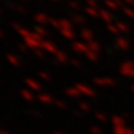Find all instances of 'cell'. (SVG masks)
I'll return each mask as SVG.
<instances>
[{
  "label": "cell",
  "instance_id": "obj_4",
  "mask_svg": "<svg viewBox=\"0 0 134 134\" xmlns=\"http://www.w3.org/2000/svg\"><path fill=\"white\" fill-rule=\"evenodd\" d=\"M34 21L37 25L45 26V25L51 23V18L46 13H37V14H35V16H34Z\"/></svg>",
  "mask_w": 134,
  "mask_h": 134
},
{
  "label": "cell",
  "instance_id": "obj_2",
  "mask_svg": "<svg viewBox=\"0 0 134 134\" xmlns=\"http://www.w3.org/2000/svg\"><path fill=\"white\" fill-rule=\"evenodd\" d=\"M51 26H53L55 29L57 30L58 32L62 35L66 40H73L75 38V30L72 27V24L66 19H51V23H50Z\"/></svg>",
  "mask_w": 134,
  "mask_h": 134
},
{
  "label": "cell",
  "instance_id": "obj_19",
  "mask_svg": "<svg viewBox=\"0 0 134 134\" xmlns=\"http://www.w3.org/2000/svg\"><path fill=\"white\" fill-rule=\"evenodd\" d=\"M86 11H87V14H90V15H92V16H94L96 15V11L92 9V8H87L86 9Z\"/></svg>",
  "mask_w": 134,
  "mask_h": 134
},
{
  "label": "cell",
  "instance_id": "obj_5",
  "mask_svg": "<svg viewBox=\"0 0 134 134\" xmlns=\"http://www.w3.org/2000/svg\"><path fill=\"white\" fill-rule=\"evenodd\" d=\"M43 52H47V53H51V55H55V53L58 51L57 46L52 42V41H50V40H43L42 42V47H41Z\"/></svg>",
  "mask_w": 134,
  "mask_h": 134
},
{
  "label": "cell",
  "instance_id": "obj_23",
  "mask_svg": "<svg viewBox=\"0 0 134 134\" xmlns=\"http://www.w3.org/2000/svg\"><path fill=\"white\" fill-rule=\"evenodd\" d=\"M53 134H63V133H62V132H55Z\"/></svg>",
  "mask_w": 134,
  "mask_h": 134
},
{
  "label": "cell",
  "instance_id": "obj_14",
  "mask_svg": "<svg viewBox=\"0 0 134 134\" xmlns=\"http://www.w3.org/2000/svg\"><path fill=\"white\" fill-rule=\"evenodd\" d=\"M38 78L42 80L43 82H48V81H51V75L45 71H40L38 72Z\"/></svg>",
  "mask_w": 134,
  "mask_h": 134
},
{
  "label": "cell",
  "instance_id": "obj_15",
  "mask_svg": "<svg viewBox=\"0 0 134 134\" xmlns=\"http://www.w3.org/2000/svg\"><path fill=\"white\" fill-rule=\"evenodd\" d=\"M81 36L85 40H87V41H91V38H92V34H91V31L88 29H83L81 31Z\"/></svg>",
  "mask_w": 134,
  "mask_h": 134
},
{
  "label": "cell",
  "instance_id": "obj_11",
  "mask_svg": "<svg viewBox=\"0 0 134 134\" xmlns=\"http://www.w3.org/2000/svg\"><path fill=\"white\" fill-rule=\"evenodd\" d=\"M20 94H21V97H23V98H24L26 102H34V100H35L34 92L30 91V90H21Z\"/></svg>",
  "mask_w": 134,
  "mask_h": 134
},
{
  "label": "cell",
  "instance_id": "obj_20",
  "mask_svg": "<svg viewBox=\"0 0 134 134\" xmlns=\"http://www.w3.org/2000/svg\"><path fill=\"white\" fill-rule=\"evenodd\" d=\"M80 107H81L83 110H88V108H90V107H88V104H86V103H81V104H80Z\"/></svg>",
  "mask_w": 134,
  "mask_h": 134
},
{
  "label": "cell",
  "instance_id": "obj_10",
  "mask_svg": "<svg viewBox=\"0 0 134 134\" xmlns=\"http://www.w3.org/2000/svg\"><path fill=\"white\" fill-rule=\"evenodd\" d=\"M55 58H56V61H58L60 63H65V62H67V60H68V56H67V53L63 51V50H60L58 48V51L55 55Z\"/></svg>",
  "mask_w": 134,
  "mask_h": 134
},
{
  "label": "cell",
  "instance_id": "obj_12",
  "mask_svg": "<svg viewBox=\"0 0 134 134\" xmlns=\"http://www.w3.org/2000/svg\"><path fill=\"white\" fill-rule=\"evenodd\" d=\"M65 93H66V96L71 97V98H77V97H80V93H78V91L76 90V87H70V88H67L66 91H65Z\"/></svg>",
  "mask_w": 134,
  "mask_h": 134
},
{
  "label": "cell",
  "instance_id": "obj_13",
  "mask_svg": "<svg viewBox=\"0 0 134 134\" xmlns=\"http://www.w3.org/2000/svg\"><path fill=\"white\" fill-rule=\"evenodd\" d=\"M34 31L36 34H38L40 36H42V37H45V36H47V30L45 29V26H41V25H37L35 29H34Z\"/></svg>",
  "mask_w": 134,
  "mask_h": 134
},
{
  "label": "cell",
  "instance_id": "obj_22",
  "mask_svg": "<svg viewBox=\"0 0 134 134\" xmlns=\"http://www.w3.org/2000/svg\"><path fill=\"white\" fill-rule=\"evenodd\" d=\"M0 134H10L9 132H5V130H1V132H0Z\"/></svg>",
  "mask_w": 134,
  "mask_h": 134
},
{
  "label": "cell",
  "instance_id": "obj_18",
  "mask_svg": "<svg viewBox=\"0 0 134 134\" xmlns=\"http://www.w3.org/2000/svg\"><path fill=\"white\" fill-rule=\"evenodd\" d=\"M68 5H70V8H71V9H75V10L78 9V4H77V3H75V1H71Z\"/></svg>",
  "mask_w": 134,
  "mask_h": 134
},
{
  "label": "cell",
  "instance_id": "obj_3",
  "mask_svg": "<svg viewBox=\"0 0 134 134\" xmlns=\"http://www.w3.org/2000/svg\"><path fill=\"white\" fill-rule=\"evenodd\" d=\"M25 85L27 87V90L32 92H41L42 90V86H41V83L37 81V80H35V78H25Z\"/></svg>",
  "mask_w": 134,
  "mask_h": 134
},
{
  "label": "cell",
  "instance_id": "obj_26",
  "mask_svg": "<svg viewBox=\"0 0 134 134\" xmlns=\"http://www.w3.org/2000/svg\"><path fill=\"white\" fill-rule=\"evenodd\" d=\"M0 132H1V129H0Z\"/></svg>",
  "mask_w": 134,
  "mask_h": 134
},
{
  "label": "cell",
  "instance_id": "obj_7",
  "mask_svg": "<svg viewBox=\"0 0 134 134\" xmlns=\"http://www.w3.org/2000/svg\"><path fill=\"white\" fill-rule=\"evenodd\" d=\"M37 99H38V102H41L42 104H53L55 100H56L51 94H48V93H40L37 96Z\"/></svg>",
  "mask_w": 134,
  "mask_h": 134
},
{
  "label": "cell",
  "instance_id": "obj_24",
  "mask_svg": "<svg viewBox=\"0 0 134 134\" xmlns=\"http://www.w3.org/2000/svg\"><path fill=\"white\" fill-rule=\"evenodd\" d=\"M1 36H3V31L0 30V37H1Z\"/></svg>",
  "mask_w": 134,
  "mask_h": 134
},
{
  "label": "cell",
  "instance_id": "obj_21",
  "mask_svg": "<svg viewBox=\"0 0 134 134\" xmlns=\"http://www.w3.org/2000/svg\"><path fill=\"white\" fill-rule=\"evenodd\" d=\"M72 63H73L75 66H80V62H78V61H76V60H73V61H72Z\"/></svg>",
  "mask_w": 134,
  "mask_h": 134
},
{
  "label": "cell",
  "instance_id": "obj_8",
  "mask_svg": "<svg viewBox=\"0 0 134 134\" xmlns=\"http://www.w3.org/2000/svg\"><path fill=\"white\" fill-rule=\"evenodd\" d=\"M6 61L14 67H19L21 65V60H20L19 56H16L15 53H8L6 55Z\"/></svg>",
  "mask_w": 134,
  "mask_h": 134
},
{
  "label": "cell",
  "instance_id": "obj_16",
  "mask_svg": "<svg viewBox=\"0 0 134 134\" xmlns=\"http://www.w3.org/2000/svg\"><path fill=\"white\" fill-rule=\"evenodd\" d=\"M53 104L56 105L58 109H65V108H66V103H65V100H62V99H56Z\"/></svg>",
  "mask_w": 134,
  "mask_h": 134
},
{
  "label": "cell",
  "instance_id": "obj_9",
  "mask_svg": "<svg viewBox=\"0 0 134 134\" xmlns=\"http://www.w3.org/2000/svg\"><path fill=\"white\" fill-rule=\"evenodd\" d=\"M72 48H73V51L80 52V53H85V55L90 51V47L86 46V45H83L82 42H75L72 45Z\"/></svg>",
  "mask_w": 134,
  "mask_h": 134
},
{
  "label": "cell",
  "instance_id": "obj_25",
  "mask_svg": "<svg viewBox=\"0 0 134 134\" xmlns=\"http://www.w3.org/2000/svg\"><path fill=\"white\" fill-rule=\"evenodd\" d=\"M48 1H60V0H48Z\"/></svg>",
  "mask_w": 134,
  "mask_h": 134
},
{
  "label": "cell",
  "instance_id": "obj_6",
  "mask_svg": "<svg viewBox=\"0 0 134 134\" xmlns=\"http://www.w3.org/2000/svg\"><path fill=\"white\" fill-rule=\"evenodd\" d=\"M76 90L78 91V93H80V96L81 94H85V96H93L94 94V92H93V90H91L88 86H86V85H82V83H78V85H76Z\"/></svg>",
  "mask_w": 134,
  "mask_h": 134
},
{
  "label": "cell",
  "instance_id": "obj_1",
  "mask_svg": "<svg viewBox=\"0 0 134 134\" xmlns=\"http://www.w3.org/2000/svg\"><path fill=\"white\" fill-rule=\"evenodd\" d=\"M13 27L16 30V32L19 34L23 41H24L25 46L30 50H32L34 52L37 51V50H41L42 47V42H43V37L40 36L38 34H36L34 30H29L25 29L24 26H21L19 24H14Z\"/></svg>",
  "mask_w": 134,
  "mask_h": 134
},
{
  "label": "cell",
  "instance_id": "obj_17",
  "mask_svg": "<svg viewBox=\"0 0 134 134\" xmlns=\"http://www.w3.org/2000/svg\"><path fill=\"white\" fill-rule=\"evenodd\" d=\"M72 21L75 23V24H78V25H81V24H83V18L82 16H80V15H75L73 18H72Z\"/></svg>",
  "mask_w": 134,
  "mask_h": 134
}]
</instances>
